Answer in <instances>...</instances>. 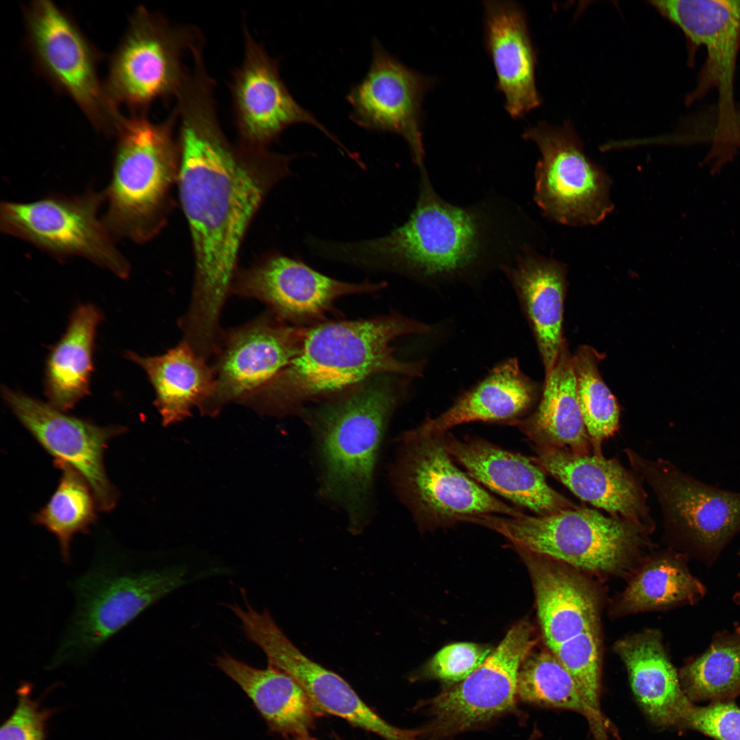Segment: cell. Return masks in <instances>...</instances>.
Masks as SVG:
<instances>
[{
  "label": "cell",
  "mask_w": 740,
  "mask_h": 740,
  "mask_svg": "<svg viewBox=\"0 0 740 740\" xmlns=\"http://www.w3.org/2000/svg\"><path fill=\"white\" fill-rule=\"evenodd\" d=\"M733 133L740 144V109H735L731 121Z\"/></svg>",
  "instance_id": "60d3db41"
},
{
  "label": "cell",
  "mask_w": 740,
  "mask_h": 740,
  "mask_svg": "<svg viewBox=\"0 0 740 740\" xmlns=\"http://www.w3.org/2000/svg\"><path fill=\"white\" fill-rule=\"evenodd\" d=\"M259 647L265 654L268 665L293 678L321 715L339 717L384 740H422L419 728H402L386 722L341 676L304 655L280 628L266 632Z\"/></svg>",
  "instance_id": "603a6c76"
},
{
  "label": "cell",
  "mask_w": 740,
  "mask_h": 740,
  "mask_svg": "<svg viewBox=\"0 0 740 740\" xmlns=\"http://www.w3.org/2000/svg\"><path fill=\"white\" fill-rule=\"evenodd\" d=\"M541 733L538 728H534L527 740H537Z\"/></svg>",
  "instance_id": "b9f144b4"
},
{
  "label": "cell",
  "mask_w": 740,
  "mask_h": 740,
  "mask_svg": "<svg viewBox=\"0 0 740 740\" xmlns=\"http://www.w3.org/2000/svg\"><path fill=\"white\" fill-rule=\"evenodd\" d=\"M125 356L147 374L164 425L186 419L212 394L214 373L212 365L183 340L158 356H142L127 351Z\"/></svg>",
  "instance_id": "4dcf8cb0"
},
{
  "label": "cell",
  "mask_w": 740,
  "mask_h": 740,
  "mask_svg": "<svg viewBox=\"0 0 740 740\" xmlns=\"http://www.w3.org/2000/svg\"><path fill=\"white\" fill-rule=\"evenodd\" d=\"M528 323L545 375L552 369L565 340L563 335L567 291L564 263L524 247L515 264H501Z\"/></svg>",
  "instance_id": "484cf974"
},
{
  "label": "cell",
  "mask_w": 740,
  "mask_h": 740,
  "mask_svg": "<svg viewBox=\"0 0 740 740\" xmlns=\"http://www.w3.org/2000/svg\"><path fill=\"white\" fill-rule=\"evenodd\" d=\"M51 713L31 698L28 687H21L15 709L1 727L0 740H45Z\"/></svg>",
  "instance_id": "ab89813d"
},
{
  "label": "cell",
  "mask_w": 740,
  "mask_h": 740,
  "mask_svg": "<svg viewBox=\"0 0 740 740\" xmlns=\"http://www.w3.org/2000/svg\"><path fill=\"white\" fill-rule=\"evenodd\" d=\"M517 692L519 702L571 711L591 719L573 678L550 650L527 657L519 672Z\"/></svg>",
  "instance_id": "8d00e7d4"
},
{
  "label": "cell",
  "mask_w": 740,
  "mask_h": 740,
  "mask_svg": "<svg viewBox=\"0 0 740 740\" xmlns=\"http://www.w3.org/2000/svg\"><path fill=\"white\" fill-rule=\"evenodd\" d=\"M698 45L706 59L698 84L687 100L691 103L716 89L714 120L727 119L735 110L733 84L740 47L739 0H665L650 1Z\"/></svg>",
  "instance_id": "44dd1931"
},
{
  "label": "cell",
  "mask_w": 740,
  "mask_h": 740,
  "mask_svg": "<svg viewBox=\"0 0 740 740\" xmlns=\"http://www.w3.org/2000/svg\"><path fill=\"white\" fill-rule=\"evenodd\" d=\"M688 559V555L671 548L646 556L630 574L610 614L621 617L697 603L706 591L690 572Z\"/></svg>",
  "instance_id": "1f68e13d"
},
{
  "label": "cell",
  "mask_w": 740,
  "mask_h": 740,
  "mask_svg": "<svg viewBox=\"0 0 740 740\" xmlns=\"http://www.w3.org/2000/svg\"><path fill=\"white\" fill-rule=\"evenodd\" d=\"M535 644L531 625H514L484 661L463 680L414 706L427 717L419 728L422 740H449L484 729L508 715L522 719L517 680Z\"/></svg>",
  "instance_id": "30bf717a"
},
{
  "label": "cell",
  "mask_w": 740,
  "mask_h": 740,
  "mask_svg": "<svg viewBox=\"0 0 740 740\" xmlns=\"http://www.w3.org/2000/svg\"><path fill=\"white\" fill-rule=\"evenodd\" d=\"M432 84V79L404 64L374 39L369 69L347 97L350 119L362 128L403 137L413 161L421 169L425 155L421 105Z\"/></svg>",
  "instance_id": "ac0fdd59"
},
{
  "label": "cell",
  "mask_w": 740,
  "mask_h": 740,
  "mask_svg": "<svg viewBox=\"0 0 740 740\" xmlns=\"http://www.w3.org/2000/svg\"><path fill=\"white\" fill-rule=\"evenodd\" d=\"M177 125L175 109L160 123L147 114L121 121L112 178L103 192L106 210L102 219L113 237L142 243L162 225L170 188L179 173Z\"/></svg>",
  "instance_id": "52a82bcc"
},
{
  "label": "cell",
  "mask_w": 740,
  "mask_h": 740,
  "mask_svg": "<svg viewBox=\"0 0 740 740\" xmlns=\"http://www.w3.org/2000/svg\"><path fill=\"white\" fill-rule=\"evenodd\" d=\"M678 676L692 703L734 702L740 696V625L717 632L707 649L689 660Z\"/></svg>",
  "instance_id": "836d02e7"
},
{
  "label": "cell",
  "mask_w": 740,
  "mask_h": 740,
  "mask_svg": "<svg viewBox=\"0 0 740 740\" xmlns=\"http://www.w3.org/2000/svg\"><path fill=\"white\" fill-rule=\"evenodd\" d=\"M625 452L656 496L671 548L712 563L740 532V492L702 482L669 460Z\"/></svg>",
  "instance_id": "8fae6325"
},
{
  "label": "cell",
  "mask_w": 740,
  "mask_h": 740,
  "mask_svg": "<svg viewBox=\"0 0 740 740\" xmlns=\"http://www.w3.org/2000/svg\"><path fill=\"white\" fill-rule=\"evenodd\" d=\"M740 554V552H739ZM734 601L736 604L740 605V591L735 594L733 597Z\"/></svg>",
  "instance_id": "7bdbcfd3"
},
{
  "label": "cell",
  "mask_w": 740,
  "mask_h": 740,
  "mask_svg": "<svg viewBox=\"0 0 740 740\" xmlns=\"http://www.w3.org/2000/svg\"><path fill=\"white\" fill-rule=\"evenodd\" d=\"M306 328L288 323L267 310L223 330L211 365L214 390L200 412L214 416L268 382L298 354Z\"/></svg>",
  "instance_id": "2e32d148"
},
{
  "label": "cell",
  "mask_w": 740,
  "mask_h": 740,
  "mask_svg": "<svg viewBox=\"0 0 740 740\" xmlns=\"http://www.w3.org/2000/svg\"><path fill=\"white\" fill-rule=\"evenodd\" d=\"M523 137L535 143L541 158L536 166L534 199L548 219L574 226L595 225L613 210L610 180L585 154L569 121L527 128Z\"/></svg>",
  "instance_id": "9a60e30c"
},
{
  "label": "cell",
  "mask_w": 740,
  "mask_h": 740,
  "mask_svg": "<svg viewBox=\"0 0 740 740\" xmlns=\"http://www.w3.org/2000/svg\"><path fill=\"white\" fill-rule=\"evenodd\" d=\"M514 425L534 447L567 448L591 454V445L578 402L570 353L565 340L551 371L545 375L536 409Z\"/></svg>",
  "instance_id": "f546056e"
},
{
  "label": "cell",
  "mask_w": 740,
  "mask_h": 740,
  "mask_svg": "<svg viewBox=\"0 0 740 740\" xmlns=\"http://www.w3.org/2000/svg\"><path fill=\"white\" fill-rule=\"evenodd\" d=\"M202 39L197 27L172 23L138 7L110 59L108 95L138 115L147 114L158 100L176 97L188 73L183 55Z\"/></svg>",
  "instance_id": "7c38bea8"
},
{
  "label": "cell",
  "mask_w": 740,
  "mask_h": 740,
  "mask_svg": "<svg viewBox=\"0 0 740 740\" xmlns=\"http://www.w3.org/2000/svg\"><path fill=\"white\" fill-rule=\"evenodd\" d=\"M214 88L196 82L176 99L177 181L195 258L191 299L181 323L190 334H219L245 232L270 189L289 173L293 156L234 145L217 113Z\"/></svg>",
  "instance_id": "6da1fadb"
},
{
  "label": "cell",
  "mask_w": 740,
  "mask_h": 740,
  "mask_svg": "<svg viewBox=\"0 0 740 740\" xmlns=\"http://www.w3.org/2000/svg\"><path fill=\"white\" fill-rule=\"evenodd\" d=\"M451 458L441 434L422 435L410 430L401 437L391 480L419 528L449 527L482 515H523L489 493Z\"/></svg>",
  "instance_id": "9c48e42d"
},
{
  "label": "cell",
  "mask_w": 740,
  "mask_h": 740,
  "mask_svg": "<svg viewBox=\"0 0 740 740\" xmlns=\"http://www.w3.org/2000/svg\"><path fill=\"white\" fill-rule=\"evenodd\" d=\"M632 693L649 720L663 728H679L692 704L665 648L661 633L646 629L615 642Z\"/></svg>",
  "instance_id": "83f0119b"
},
{
  "label": "cell",
  "mask_w": 740,
  "mask_h": 740,
  "mask_svg": "<svg viewBox=\"0 0 740 740\" xmlns=\"http://www.w3.org/2000/svg\"><path fill=\"white\" fill-rule=\"evenodd\" d=\"M485 43L505 98V109L520 118L541 104L535 82L536 56L526 13L515 1H486Z\"/></svg>",
  "instance_id": "d4e9b609"
},
{
  "label": "cell",
  "mask_w": 740,
  "mask_h": 740,
  "mask_svg": "<svg viewBox=\"0 0 740 740\" xmlns=\"http://www.w3.org/2000/svg\"><path fill=\"white\" fill-rule=\"evenodd\" d=\"M449 454L468 474L491 491L540 516L578 507L553 489L532 460L476 436L441 434Z\"/></svg>",
  "instance_id": "cb8c5ba5"
},
{
  "label": "cell",
  "mask_w": 740,
  "mask_h": 740,
  "mask_svg": "<svg viewBox=\"0 0 740 740\" xmlns=\"http://www.w3.org/2000/svg\"><path fill=\"white\" fill-rule=\"evenodd\" d=\"M334 738H335V740H343L341 737H339L336 735H334Z\"/></svg>",
  "instance_id": "ee69618b"
},
{
  "label": "cell",
  "mask_w": 740,
  "mask_h": 740,
  "mask_svg": "<svg viewBox=\"0 0 740 740\" xmlns=\"http://www.w3.org/2000/svg\"><path fill=\"white\" fill-rule=\"evenodd\" d=\"M519 552L532 576L544 641L573 678L591 720L602 724L601 593L587 574Z\"/></svg>",
  "instance_id": "ba28073f"
},
{
  "label": "cell",
  "mask_w": 740,
  "mask_h": 740,
  "mask_svg": "<svg viewBox=\"0 0 740 740\" xmlns=\"http://www.w3.org/2000/svg\"><path fill=\"white\" fill-rule=\"evenodd\" d=\"M679 729L692 730L715 740H740V708L734 702L692 703Z\"/></svg>",
  "instance_id": "f35d334b"
},
{
  "label": "cell",
  "mask_w": 740,
  "mask_h": 740,
  "mask_svg": "<svg viewBox=\"0 0 740 740\" xmlns=\"http://www.w3.org/2000/svg\"><path fill=\"white\" fill-rule=\"evenodd\" d=\"M244 58L234 72L230 89L240 143L266 147L287 127L311 125L341 143L291 95L280 73L278 62L243 27Z\"/></svg>",
  "instance_id": "d6986e66"
},
{
  "label": "cell",
  "mask_w": 740,
  "mask_h": 740,
  "mask_svg": "<svg viewBox=\"0 0 740 740\" xmlns=\"http://www.w3.org/2000/svg\"><path fill=\"white\" fill-rule=\"evenodd\" d=\"M431 330L395 312L308 326L298 354L238 404L265 414H300L307 404L326 400L379 375L420 377L426 362L400 359L393 343Z\"/></svg>",
  "instance_id": "7a4b0ae2"
},
{
  "label": "cell",
  "mask_w": 740,
  "mask_h": 740,
  "mask_svg": "<svg viewBox=\"0 0 740 740\" xmlns=\"http://www.w3.org/2000/svg\"><path fill=\"white\" fill-rule=\"evenodd\" d=\"M491 652L489 648L473 643L447 645L434 654L415 679L437 680L448 685L458 683L476 670Z\"/></svg>",
  "instance_id": "74e56055"
},
{
  "label": "cell",
  "mask_w": 740,
  "mask_h": 740,
  "mask_svg": "<svg viewBox=\"0 0 740 740\" xmlns=\"http://www.w3.org/2000/svg\"><path fill=\"white\" fill-rule=\"evenodd\" d=\"M466 521L502 534L519 551L597 576L630 574L653 547L645 528L580 506L536 517L482 515Z\"/></svg>",
  "instance_id": "5b68a950"
},
{
  "label": "cell",
  "mask_w": 740,
  "mask_h": 740,
  "mask_svg": "<svg viewBox=\"0 0 740 740\" xmlns=\"http://www.w3.org/2000/svg\"><path fill=\"white\" fill-rule=\"evenodd\" d=\"M531 458L582 501L649 531L655 528L643 479L615 458L579 454L567 448L534 447Z\"/></svg>",
  "instance_id": "7402d4cb"
},
{
  "label": "cell",
  "mask_w": 740,
  "mask_h": 740,
  "mask_svg": "<svg viewBox=\"0 0 740 740\" xmlns=\"http://www.w3.org/2000/svg\"><path fill=\"white\" fill-rule=\"evenodd\" d=\"M103 192L50 195L29 202L3 201L0 229L58 258L77 256L107 269L122 279L130 272L99 210Z\"/></svg>",
  "instance_id": "4fadbf2b"
},
{
  "label": "cell",
  "mask_w": 740,
  "mask_h": 740,
  "mask_svg": "<svg viewBox=\"0 0 740 740\" xmlns=\"http://www.w3.org/2000/svg\"><path fill=\"white\" fill-rule=\"evenodd\" d=\"M386 286L384 282L338 280L299 259L273 254L236 273L232 293L258 300L267 306L268 311L288 323L308 327L328 321L327 315L334 312L338 299L375 293Z\"/></svg>",
  "instance_id": "e0dca14e"
},
{
  "label": "cell",
  "mask_w": 740,
  "mask_h": 740,
  "mask_svg": "<svg viewBox=\"0 0 740 740\" xmlns=\"http://www.w3.org/2000/svg\"><path fill=\"white\" fill-rule=\"evenodd\" d=\"M1 391L17 419L55 461L69 464L84 478L97 507L106 512L112 510L117 494L106 473L103 454L108 441L125 428L98 426L6 386Z\"/></svg>",
  "instance_id": "ffe728a7"
},
{
  "label": "cell",
  "mask_w": 740,
  "mask_h": 740,
  "mask_svg": "<svg viewBox=\"0 0 740 740\" xmlns=\"http://www.w3.org/2000/svg\"><path fill=\"white\" fill-rule=\"evenodd\" d=\"M216 665L251 699L272 731L286 740H317L312 731L321 714L288 674L269 665L254 667L225 652Z\"/></svg>",
  "instance_id": "f1b7e54d"
},
{
  "label": "cell",
  "mask_w": 740,
  "mask_h": 740,
  "mask_svg": "<svg viewBox=\"0 0 740 740\" xmlns=\"http://www.w3.org/2000/svg\"><path fill=\"white\" fill-rule=\"evenodd\" d=\"M420 169L419 195L405 223L377 238L327 241L324 257L427 282L464 278L482 266L493 247L492 219L481 208H462L443 200L425 168Z\"/></svg>",
  "instance_id": "3957f363"
},
{
  "label": "cell",
  "mask_w": 740,
  "mask_h": 740,
  "mask_svg": "<svg viewBox=\"0 0 740 740\" xmlns=\"http://www.w3.org/2000/svg\"><path fill=\"white\" fill-rule=\"evenodd\" d=\"M593 347L579 346L572 355L578 402L593 454L603 456L602 444L619 429L620 408L599 371L602 359Z\"/></svg>",
  "instance_id": "d590c367"
},
{
  "label": "cell",
  "mask_w": 740,
  "mask_h": 740,
  "mask_svg": "<svg viewBox=\"0 0 740 740\" xmlns=\"http://www.w3.org/2000/svg\"><path fill=\"white\" fill-rule=\"evenodd\" d=\"M543 385L522 371L516 358L494 367L436 417H427L411 429L422 435H439L469 422L515 424L529 415L539 400Z\"/></svg>",
  "instance_id": "4316f807"
},
{
  "label": "cell",
  "mask_w": 740,
  "mask_h": 740,
  "mask_svg": "<svg viewBox=\"0 0 740 740\" xmlns=\"http://www.w3.org/2000/svg\"><path fill=\"white\" fill-rule=\"evenodd\" d=\"M405 378L379 375L300 413L314 438L320 494L343 509L353 530L369 520L380 451L407 389Z\"/></svg>",
  "instance_id": "277c9868"
},
{
  "label": "cell",
  "mask_w": 740,
  "mask_h": 740,
  "mask_svg": "<svg viewBox=\"0 0 740 740\" xmlns=\"http://www.w3.org/2000/svg\"><path fill=\"white\" fill-rule=\"evenodd\" d=\"M103 318L95 306H78L64 334L50 350L45 370V393L49 404L62 412L73 409L90 393L96 332Z\"/></svg>",
  "instance_id": "d6a6232c"
},
{
  "label": "cell",
  "mask_w": 740,
  "mask_h": 740,
  "mask_svg": "<svg viewBox=\"0 0 740 740\" xmlns=\"http://www.w3.org/2000/svg\"><path fill=\"white\" fill-rule=\"evenodd\" d=\"M188 576L185 565L137 569L126 556L98 557L70 584L75 606L51 665L93 655L145 609L185 584Z\"/></svg>",
  "instance_id": "8992f818"
},
{
  "label": "cell",
  "mask_w": 740,
  "mask_h": 740,
  "mask_svg": "<svg viewBox=\"0 0 740 740\" xmlns=\"http://www.w3.org/2000/svg\"><path fill=\"white\" fill-rule=\"evenodd\" d=\"M55 465L62 470L59 484L34 520L56 536L62 560L69 563L72 539L77 533L88 532L95 520L97 502L89 484L75 469L64 462L55 461Z\"/></svg>",
  "instance_id": "e575fe53"
},
{
  "label": "cell",
  "mask_w": 740,
  "mask_h": 740,
  "mask_svg": "<svg viewBox=\"0 0 740 740\" xmlns=\"http://www.w3.org/2000/svg\"><path fill=\"white\" fill-rule=\"evenodd\" d=\"M27 40L39 71L68 95L93 127L116 135L124 116L97 73V55L76 23L51 1L24 10Z\"/></svg>",
  "instance_id": "5bb4252c"
}]
</instances>
